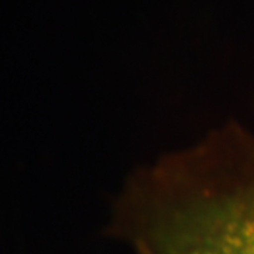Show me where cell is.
<instances>
[{
  "mask_svg": "<svg viewBox=\"0 0 254 254\" xmlns=\"http://www.w3.org/2000/svg\"><path fill=\"white\" fill-rule=\"evenodd\" d=\"M134 254H254V145L175 163L116 222Z\"/></svg>",
  "mask_w": 254,
  "mask_h": 254,
  "instance_id": "6da1fadb",
  "label": "cell"
}]
</instances>
